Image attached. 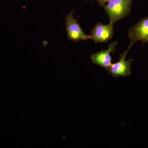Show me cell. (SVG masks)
<instances>
[{"instance_id":"52a82bcc","label":"cell","mask_w":148,"mask_h":148,"mask_svg":"<svg viewBox=\"0 0 148 148\" xmlns=\"http://www.w3.org/2000/svg\"><path fill=\"white\" fill-rule=\"evenodd\" d=\"M110 1L111 0H97L99 4L103 6L106 5V3Z\"/></svg>"},{"instance_id":"3957f363","label":"cell","mask_w":148,"mask_h":148,"mask_svg":"<svg viewBox=\"0 0 148 148\" xmlns=\"http://www.w3.org/2000/svg\"><path fill=\"white\" fill-rule=\"evenodd\" d=\"M132 45L133 44L131 42L127 50L119 55L120 59L118 62L111 64L110 67L108 70L109 74L112 75L115 78L118 77H126L130 75L131 74L130 64L132 60L130 59L126 61L125 58Z\"/></svg>"},{"instance_id":"ba28073f","label":"cell","mask_w":148,"mask_h":148,"mask_svg":"<svg viewBox=\"0 0 148 148\" xmlns=\"http://www.w3.org/2000/svg\"><path fill=\"white\" fill-rule=\"evenodd\" d=\"M84 1L86 2L87 1H88V0H84ZM91 1H93V0H91Z\"/></svg>"},{"instance_id":"8992f818","label":"cell","mask_w":148,"mask_h":148,"mask_svg":"<svg viewBox=\"0 0 148 148\" xmlns=\"http://www.w3.org/2000/svg\"><path fill=\"white\" fill-rule=\"evenodd\" d=\"M117 44V42H112L109 45L108 49L101 50L92 54L90 56V59L92 64L101 66L108 71L112 64L110 53L116 50Z\"/></svg>"},{"instance_id":"6da1fadb","label":"cell","mask_w":148,"mask_h":148,"mask_svg":"<svg viewBox=\"0 0 148 148\" xmlns=\"http://www.w3.org/2000/svg\"><path fill=\"white\" fill-rule=\"evenodd\" d=\"M132 0H111L104 6L110 17V24L113 25L130 13Z\"/></svg>"},{"instance_id":"5b68a950","label":"cell","mask_w":148,"mask_h":148,"mask_svg":"<svg viewBox=\"0 0 148 148\" xmlns=\"http://www.w3.org/2000/svg\"><path fill=\"white\" fill-rule=\"evenodd\" d=\"M113 26L110 23L104 25L100 22L97 23L91 30V34L89 35L90 39L95 43L108 42L113 36Z\"/></svg>"},{"instance_id":"277c9868","label":"cell","mask_w":148,"mask_h":148,"mask_svg":"<svg viewBox=\"0 0 148 148\" xmlns=\"http://www.w3.org/2000/svg\"><path fill=\"white\" fill-rule=\"evenodd\" d=\"M128 35L131 43L142 41L148 42V16L145 17L128 30Z\"/></svg>"},{"instance_id":"7a4b0ae2","label":"cell","mask_w":148,"mask_h":148,"mask_svg":"<svg viewBox=\"0 0 148 148\" xmlns=\"http://www.w3.org/2000/svg\"><path fill=\"white\" fill-rule=\"evenodd\" d=\"M74 11H71L65 18L66 30L69 39L73 41L86 40L90 39L89 36L86 34L82 29L77 19L74 17Z\"/></svg>"}]
</instances>
